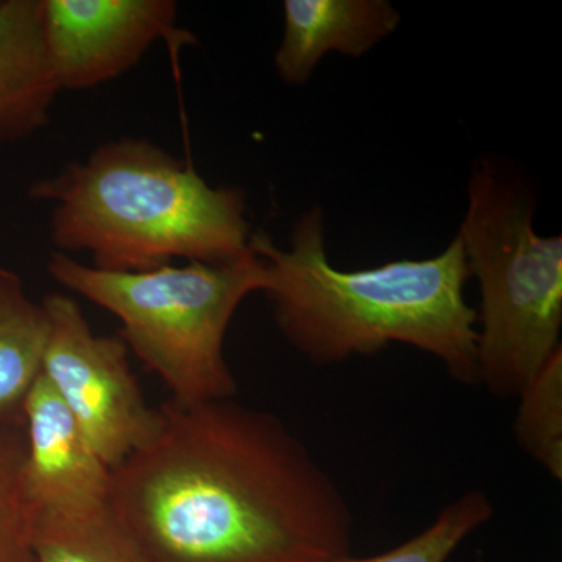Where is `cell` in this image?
<instances>
[{"instance_id": "8992f818", "label": "cell", "mask_w": 562, "mask_h": 562, "mask_svg": "<svg viewBox=\"0 0 562 562\" xmlns=\"http://www.w3.org/2000/svg\"><path fill=\"white\" fill-rule=\"evenodd\" d=\"M47 341L41 375L110 469L146 446L160 428V409L144 398L120 336H99L76 299L44 297Z\"/></svg>"}, {"instance_id": "6da1fadb", "label": "cell", "mask_w": 562, "mask_h": 562, "mask_svg": "<svg viewBox=\"0 0 562 562\" xmlns=\"http://www.w3.org/2000/svg\"><path fill=\"white\" fill-rule=\"evenodd\" d=\"M111 469L109 506L149 562H328L351 553L341 487L276 414L228 401L160 406Z\"/></svg>"}, {"instance_id": "7c38bea8", "label": "cell", "mask_w": 562, "mask_h": 562, "mask_svg": "<svg viewBox=\"0 0 562 562\" xmlns=\"http://www.w3.org/2000/svg\"><path fill=\"white\" fill-rule=\"evenodd\" d=\"M35 562H149L110 512L36 514L31 519Z\"/></svg>"}, {"instance_id": "5bb4252c", "label": "cell", "mask_w": 562, "mask_h": 562, "mask_svg": "<svg viewBox=\"0 0 562 562\" xmlns=\"http://www.w3.org/2000/svg\"><path fill=\"white\" fill-rule=\"evenodd\" d=\"M494 516V505L482 491H469L443 506L432 524L408 539L375 557L350 554L328 562H447L473 531Z\"/></svg>"}, {"instance_id": "5b68a950", "label": "cell", "mask_w": 562, "mask_h": 562, "mask_svg": "<svg viewBox=\"0 0 562 562\" xmlns=\"http://www.w3.org/2000/svg\"><path fill=\"white\" fill-rule=\"evenodd\" d=\"M52 279L116 316L120 338L183 405L228 401L238 383L224 341L241 303L266 288V269L251 254L241 260L109 272L52 251Z\"/></svg>"}, {"instance_id": "4fadbf2b", "label": "cell", "mask_w": 562, "mask_h": 562, "mask_svg": "<svg viewBox=\"0 0 562 562\" xmlns=\"http://www.w3.org/2000/svg\"><path fill=\"white\" fill-rule=\"evenodd\" d=\"M513 432L517 446L562 482V349L519 395Z\"/></svg>"}, {"instance_id": "8fae6325", "label": "cell", "mask_w": 562, "mask_h": 562, "mask_svg": "<svg viewBox=\"0 0 562 562\" xmlns=\"http://www.w3.org/2000/svg\"><path fill=\"white\" fill-rule=\"evenodd\" d=\"M47 328L43 303L29 297L16 272L0 268V419L22 416L41 375Z\"/></svg>"}, {"instance_id": "277c9868", "label": "cell", "mask_w": 562, "mask_h": 562, "mask_svg": "<svg viewBox=\"0 0 562 562\" xmlns=\"http://www.w3.org/2000/svg\"><path fill=\"white\" fill-rule=\"evenodd\" d=\"M535 194L494 158L473 166L457 233L479 281V384L517 397L561 350L562 236L535 231Z\"/></svg>"}, {"instance_id": "9c48e42d", "label": "cell", "mask_w": 562, "mask_h": 562, "mask_svg": "<svg viewBox=\"0 0 562 562\" xmlns=\"http://www.w3.org/2000/svg\"><path fill=\"white\" fill-rule=\"evenodd\" d=\"M284 27L273 65L284 85L308 83L330 52L361 58L401 25L387 0H284Z\"/></svg>"}, {"instance_id": "52a82bcc", "label": "cell", "mask_w": 562, "mask_h": 562, "mask_svg": "<svg viewBox=\"0 0 562 562\" xmlns=\"http://www.w3.org/2000/svg\"><path fill=\"white\" fill-rule=\"evenodd\" d=\"M173 0H41L44 47L58 90L101 87L136 68L157 41L187 44Z\"/></svg>"}, {"instance_id": "ba28073f", "label": "cell", "mask_w": 562, "mask_h": 562, "mask_svg": "<svg viewBox=\"0 0 562 562\" xmlns=\"http://www.w3.org/2000/svg\"><path fill=\"white\" fill-rule=\"evenodd\" d=\"M22 416L27 435L22 491L29 517L109 506L111 469L43 375L29 391Z\"/></svg>"}, {"instance_id": "3957f363", "label": "cell", "mask_w": 562, "mask_h": 562, "mask_svg": "<svg viewBox=\"0 0 562 562\" xmlns=\"http://www.w3.org/2000/svg\"><path fill=\"white\" fill-rule=\"evenodd\" d=\"M27 195L50 205L55 251H85L101 271H151L177 258L222 265L251 254L246 192L211 187L147 139L103 143L36 180Z\"/></svg>"}, {"instance_id": "7a4b0ae2", "label": "cell", "mask_w": 562, "mask_h": 562, "mask_svg": "<svg viewBox=\"0 0 562 562\" xmlns=\"http://www.w3.org/2000/svg\"><path fill=\"white\" fill-rule=\"evenodd\" d=\"M250 246L281 336L313 364L373 357L397 342L435 357L454 382L479 384V313L464 299L472 276L460 236L432 258L342 271L328 260L324 211L313 206L292 225L288 249L265 232H254Z\"/></svg>"}, {"instance_id": "9a60e30c", "label": "cell", "mask_w": 562, "mask_h": 562, "mask_svg": "<svg viewBox=\"0 0 562 562\" xmlns=\"http://www.w3.org/2000/svg\"><path fill=\"white\" fill-rule=\"evenodd\" d=\"M25 454L24 416L0 419V562H35L22 491Z\"/></svg>"}, {"instance_id": "30bf717a", "label": "cell", "mask_w": 562, "mask_h": 562, "mask_svg": "<svg viewBox=\"0 0 562 562\" xmlns=\"http://www.w3.org/2000/svg\"><path fill=\"white\" fill-rule=\"evenodd\" d=\"M58 94L44 47L41 0H0V146L46 128Z\"/></svg>"}]
</instances>
